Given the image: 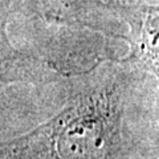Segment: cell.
Here are the masks:
<instances>
[{"label": "cell", "instance_id": "obj_1", "mask_svg": "<svg viewBox=\"0 0 159 159\" xmlns=\"http://www.w3.org/2000/svg\"><path fill=\"white\" fill-rule=\"evenodd\" d=\"M147 74L122 61L72 84L62 110L31 133L0 146L3 159H117L127 89Z\"/></svg>", "mask_w": 159, "mask_h": 159}, {"label": "cell", "instance_id": "obj_2", "mask_svg": "<svg viewBox=\"0 0 159 159\" xmlns=\"http://www.w3.org/2000/svg\"><path fill=\"white\" fill-rule=\"evenodd\" d=\"M13 12L34 16L48 23L80 25L114 34L123 23L116 7L102 0H9Z\"/></svg>", "mask_w": 159, "mask_h": 159}, {"label": "cell", "instance_id": "obj_3", "mask_svg": "<svg viewBox=\"0 0 159 159\" xmlns=\"http://www.w3.org/2000/svg\"><path fill=\"white\" fill-rule=\"evenodd\" d=\"M119 17L129 27L123 37L130 43L129 65L150 76H158V4L116 7Z\"/></svg>", "mask_w": 159, "mask_h": 159}, {"label": "cell", "instance_id": "obj_4", "mask_svg": "<svg viewBox=\"0 0 159 159\" xmlns=\"http://www.w3.org/2000/svg\"><path fill=\"white\" fill-rule=\"evenodd\" d=\"M11 13L13 11L9 0H0V86L41 74V66L37 60L17 51L9 41L7 25Z\"/></svg>", "mask_w": 159, "mask_h": 159}, {"label": "cell", "instance_id": "obj_5", "mask_svg": "<svg viewBox=\"0 0 159 159\" xmlns=\"http://www.w3.org/2000/svg\"><path fill=\"white\" fill-rule=\"evenodd\" d=\"M111 7H129V6H146V4H158V0H102Z\"/></svg>", "mask_w": 159, "mask_h": 159}]
</instances>
